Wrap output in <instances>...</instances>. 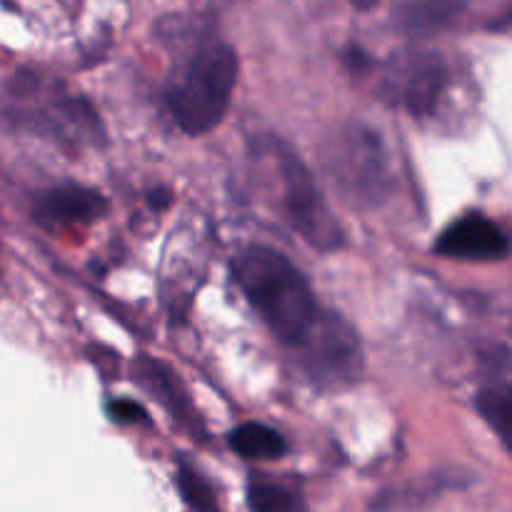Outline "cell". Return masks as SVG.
<instances>
[{"label": "cell", "instance_id": "obj_12", "mask_svg": "<svg viewBox=\"0 0 512 512\" xmlns=\"http://www.w3.org/2000/svg\"><path fill=\"white\" fill-rule=\"evenodd\" d=\"M250 512H303L290 490L273 483H253L248 488Z\"/></svg>", "mask_w": 512, "mask_h": 512}, {"label": "cell", "instance_id": "obj_6", "mask_svg": "<svg viewBox=\"0 0 512 512\" xmlns=\"http://www.w3.org/2000/svg\"><path fill=\"white\" fill-rule=\"evenodd\" d=\"M445 80L448 70L438 53H415L390 73L388 88L403 108H408L415 118H423L438 105Z\"/></svg>", "mask_w": 512, "mask_h": 512}, {"label": "cell", "instance_id": "obj_3", "mask_svg": "<svg viewBox=\"0 0 512 512\" xmlns=\"http://www.w3.org/2000/svg\"><path fill=\"white\" fill-rule=\"evenodd\" d=\"M325 165L350 200L360 205H378L390 193V165L383 140L365 125L340 130L325 153Z\"/></svg>", "mask_w": 512, "mask_h": 512}, {"label": "cell", "instance_id": "obj_16", "mask_svg": "<svg viewBox=\"0 0 512 512\" xmlns=\"http://www.w3.org/2000/svg\"><path fill=\"white\" fill-rule=\"evenodd\" d=\"M148 203H150V208L165 210L170 203H173V195H170V190H165V188L150 190V193H148Z\"/></svg>", "mask_w": 512, "mask_h": 512}, {"label": "cell", "instance_id": "obj_2", "mask_svg": "<svg viewBox=\"0 0 512 512\" xmlns=\"http://www.w3.org/2000/svg\"><path fill=\"white\" fill-rule=\"evenodd\" d=\"M235 83L238 55L230 45L213 43L198 50L168 90V108L178 128L188 135H205L220 125L230 108Z\"/></svg>", "mask_w": 512, "mask_h": 512}, {"label": "cell", "instance_id": "obj_11", "mask_svg": "<svg viewBox=\"0 0 512 512\" xmlns=\"http://www.w3.org/2000/svg\"><path fill=\"white\" fill-rule=\"evenodd\" d=\"M478 413L495 430L505 448L512 453V385H493L485 388L475 400Z\"/></svg>", "mask_w": 512, "mask_h": 512}, {"label": "cell", "instance_id": "obj_1", "mask_svg": "<svg viewBox=\"0 0 512 512\" xmlns=\"http://www.w3.org/2000/svg\"><path fill=\"white\" fill-rule=\"evenodd\" d=\"M235 280L273 335L298 345L318 320V303L308 280L278 250L248 245L233 263Z\"/></svg>", "mask_w": 512, "mask_h": 512}, {"label": "cell", "instance_id": "obj_7", "mask_svg": "<svg viewBox=\"0 0 512 512\" xmlns=\"http://www.w3.org/2000/svg\"><path fill=\"white\" fill-rule=\"evenodd\" d=\"M443 258L455 260H500L512 250L510 235L485 215H465L440 233L435 243Z\"/></svg>", "mask_w": 512, "mask_h": 512}, {"label": "cell", "instance_id": "obj_10", "mask_svg": "<svg viewBox=\"0 0 512 512\" xmlns=\"http://www.w3.org/2000/svg\"><path fill=\"white\" fill-rule=\"evenodd\" d=\"M230 448L248 460H278L288 453L283 435L260 423H245L235 428L228 438Z\"/></svg>", "mask_w": 512, "mask_h": 512}, {"label": "cell", "instance_id": "obj_9", "mask_svg": "<svg viewBox=\"0 0 512 512\" xmlns=\"http://www.w3.org/2000/svg\"><path fill=\"white\" fill-rule=\"evenodd\" d=\"M465 8L468 0H398L395 23L403 30L428 33L453 23Z\"/></svg>", "mask_w": 512, "mask_h": 512}, {"label": "cell", "instance_id": "obj_17", "mask_svg": "<svg viewBox=\"0 0 512 512\" xmlns=\"http://www.w3.org/2000/svg\"><path fill=\"white\" fill-rule=\"evenodd\" d=\"M355 10H370L380 3V0H350Z\"/></svg>", "mask_w": 512, "mask_h": 512}, {"label": "cell", "instance_id": "obj_4", "mask_svg": "<svg viewBox=\"0 0 512 512\" xmlns=\"http://www.w3.org/2000/svg\"><path fill=\"white\" fill-rule=\"evenodd\" d=\"M280 175H283V205L290 225L318 250H335L343 245V230L328 208L320 190L315 188L308 168L285 153L280 158Z\"/></svg>", "mask_w": 512, "mask_h": 512}, {"label": "cell", "instance_id": "obj_8", "mask_svg": "<svg viewBox=\"0 0 512 512\" xmlns=\"http://www.w3.org/2000/svg\"><path fill=\"white\" fill-rule=\"evenodd\" d=\"M105 210H108V200L98 190L83 188V185H60L40 200L35 215L40 223L50 228H63V225L95 223L103 218Z\"/></svg>", "mask_w": 512, "mask_h": 512}, {"label": "cell", "instance_id": "obj_5", "mask_svg": "<svg viewBox=\"0 0 512 512\" xmlns=\"http://www.w3.org/2000/svg\"><path fill=\"white\" fill-rule=\"evenodd\" d=\"M298 348L305 350V365L320 383H343L360 370V343L338 315H318Z\"/></svg>", "mask_w": 512, "mask_h": 512}, {"label": "cell", "instance_id": "obj_13", "mask_svg": "<svg viewBox=\"0 0 512 512\" xmlns=\"http://www.w3.org/2000/svg\"><path fill=\"white\" fill-rule=\"evenodd\" d=\"M178 488L185 503H188L195 512H215L213 490H210V485L205 483L198 473H193L190 468H180Z\"/></svg>", "mask_w": 512, "mask_h": 512}, {"label": "cell", "instance_id": "obj_15", "mask_svg": "<svg viewBox=\"0 0 512 512\" xmlns=\"http://www.w3.org/2000/svg\"><path fill=\"white\" fill-rule=\"evenodd\" d=\"M343 60L350 70H358V73H363V70H368L373 65V58L363 48H358V45H350L343 53Z\"/></svg>", "mask_w": 512, "mask_h": 512}, {"label": "cell", "instance_id": "obj_14", "mask_svg": "<svg viewBox=\"0 0 512 512\" xmlns=\"http://www.w3.org/2000/svg\"><path fill=\"white\" fill-rule=\"evenodd\" d=\"M108 415L113 423L120 425H135L148 420V413H145L143 405L133 403V400H113V403L108 405Z\"/></svg>", "mask_w": 512, "mask_h": 512}]
</instances>
